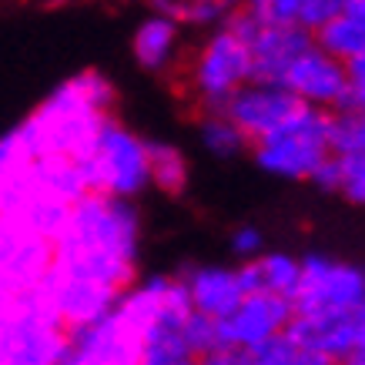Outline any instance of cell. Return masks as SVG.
I'll list each match as a JSON object with an SVG mask.
<instances>
[{
	"label": "cell",
	"mask_w": 365,
	"mask_h": 365,
	"mask_svg": "<svg viewBox=\"0 0 365 365\" xmlns=\"http://www.w3.org/2000/svg\"><path fill=\"white\" fill-rule=\"evenodd\" d=\"M114 111V84L101 71H81L67 78L47 101H41L4 144H0V165H14L24 158L41 155H84L104 121Z\"/></svg>",
	"instance_id": "1"
},
{
	"label": "cell",
	"mask_w": 365,
	"mask_h": 365,
	"mask_svg": "<svg viewBox=\"0 0 365 365\" xmlns=\"http://www.w3.org/2000/svg\"><path fill=\"white\" fill-rule=\"evenodd\" d=\"M118 309L144 339V365H188L195 349L188 342L191 305L185 278L155 275L134 282L121 295Z\"/></svg>",
	"instance_id": "2"
},
{
	"label": "cell",
	"mask_w": 365,
	"mask_h": 365,
	"mask_svg": "<svg viewBox=\"0 0 365 365\" xmlns=\"http://www.w3.org/2000/svg\"><path fill=\"white\" fill-rule=\"evenodd\" d=\"M0 362L57 365L71 362V332L57 319L47 278L41 285L4 292L0 305Z\"/></svg>",
	"instance_id": "3"
},
{
	"label": "cell",
	"mask_w": 365,
	"mask_h": 365,
	"mask_svg": "<svg viewBox=\"0 0 365 365\" xmlns=\"http://www.w3.org/2000/svg\"><path fill=\"white\" fill-rule=\"evenodd\" d=\"M57 252H88L131 258L138 262L141 245V218L131 198H118L108 191H88L71 205L64 232L57 238Z\"/></svg>",
	"instance_id": "4"
},
{
	"label": "cell",
	"mask_w": 365,
	"mask_h": 365,
	"mask_svg": "<svg viewBox=\"0 0 365 365\" xmlns=\"http://www.w3.org/2000/svg\"><path fill=\"white\" fill-rule=\"evenodd\" d=\"M332 124L335 111L302 104L282 128L252 144V155L268 175L288 178V181H312L332 155Z\"/></svg>",
	"instance_id": "5"
},
{
	"label": "cell",
	"mask_w": 365,
	"mask_h": 365,
	"mask_svg": "<svg viewBox=\"0 0 365 365\" xmlns=\"http://www.w3.org/2000/svg\"><path fill=\"white\" fill-rule=\"evenodd\" d=\"M91 191H108L118 198H138L151 185V151L148 141L128 131L118 118H108L94 144L78 155Z\"/></svg>",
	"instance_id": "6"
},
{
	"label": "cell",
	"mask_w": 365,
	"mask_h": 365,
	"mask_svg": "<svg viewBox=\"0 0 365 365\" xmlns=\"http://www.w3.org/2000/svg\"><path fill=\"white\" fill-rule=\"evenodd\" d=\"M248 81H252V47L238 31L222 24L198 47V54L191 57L185 88H188L198 114H205L225 111L235 91H242Z\"/></svg>",
	"instance_id": "7"
},
{
	"label": "cell",
	"mask_w": 365,
	"mask_h": 365,
	"mask_svg": "<svg viewBox=\"0 0 365 365\" xmlns=\"http://www.w3.org/2000/svg\"><path fill=\"white\" fill-rule=\"evenodd\" d=\"M295 315V305L275 292H248L242 305L218 319V352L211 355L215 365H248V352L272 335L285 332Z\"/></svg>",
	"instance_id": "8"
},
{
	"label": "cell",
	"mask_w": 365,
	"mask_h": 365,
	"mask_svg": "<svg viewBox=\"0 0 365 365\" xmlns=\"http://www.w3.org/2000/svg\"><path fill=\"white\" fill-rule=\"evenodd\" d=\"M292 305L295 315H309V319L359 312L365 305V268L325 255H305L302 285Z\"/></svg>",
	"instance_id": "9"
},
{
	"label": "cell",
	"mask_w": 365,
	"mask_h": 365,
	"mask_svg": "<svg viewBox=\"0 0 365 365\" xmlns=\"http://www.w3.org/2000/svg\"><path fill=\"white\" fill-rule=\"evenodd\" d=\"M225 24L242 34L248 41V47H252L255 81H282L285 84V74L292 71V64L315 44V34L309 27H299V24H265L258 21L245 4Z\"/></svg>",
	"instance_id": "10"
},
{
	"label": "cell",
	"mask_w": 365,
	"mask_h": 365,
	"mask_svg": "<svg viewBox=\"0 0 365 365\" xmlns=\"http://www.w3.org/2000/svg\"><path fill=\"white\" fill-rule=\"evenodd\" d=\"M71 362L74 365H138L144 362V339L121 309L101 315L84 329L71 332Z\"/></svg>",
	"instance_id": "11"
},
{
	"label": "cell",
	"mask_w": 365,
	"mask_h": 365,
	"mask_svg": "<svg viewBox=\"0 0 365 365\" xmlns=\"http://www.w3.org/2000/svg\"><path fill=\"white\" fill-rule=\"evenodd\" d=\"M285 84L295 91L305 104H312V108L339 111L345 104H352L349 64H345L342 57L329 54L319 41L292 64V71L285 74Z\"/></svg>",
	"instance_id": "12"
},
{
	"label": "cell",
	"mask_w": 365,
	"mask_h": 365,
	"mask_svg": "<svg viewBox=\"0 0 365 365\" xmlns=\"http://www.w3.org/2000/svg\"><path fill=\"white\" fill-rule=\"evenodd\" d=\"M302 104H305V101L288 88V84H282V81H255L252 78L242 91H235V98L225 104V111L248 134V141L255 144L258 138H265V134H272L275 128H282Z\"/></svg>",
	"instance_id": "13"
},
{
	"label": "cell",
	"mask_w": 365,
	"mask_h": 365,
	"mask_svg": "<svg viewBox=\"0 0 365 365\" xmlns=\"http://www.w3.org/2000/svg\"><path fill=\"white\" fill-rule=\"evenodd\" d=\"M47 288H51V299H54L57 319L64 322L67 332L84 329L91 322H98L101 315L114 312L124 295V292L104 285V282H94L88 275H74V272H64L57 265L47 275Z\"/></svg>",
	"instance_id": "14"
},
{
	"label": "cell",
	"mask_w": 365,
	"mask_h": 365,
	"mask_svg": "<svg viewBox=\"0 0 365 365\" xmlns=\"http://www.w3.org/2000/svg\"><path fill=\"white\" fill-rule=\"evenodd\" d=\"M57 265V245L44 235L4 228L0 232V288L21 292L41 285Z\"/></svg>",
	"instance_id": "15"
},
{
	"label": "cell",
	"mask_w": 365,
	"mask_h": 365,
	"mask_svg": "<svg viewBox=\"0 0 365 365\" xmlns=\"http://www.w3.org/2000/svg\"><path fill=\"white\" fill-rule=\"evenodd\" d=\"M332 155L342 171V195L355 205H365V108L345 104L335 111Z\"/></svg>",
	"instance_id": "16"
},
{
	"label": "cell",
	"mask_w": 365,
	"mask_h": 365,
	"mask_svg": "<svg viewBox=\"0 0 365 365\" xmlns=\"http://www.w3.org/2000/svg\"><path fill=\"white\" fill-rule=\"evenodd\" d=\"M185 285H188L191 305L195 312H205L211 319H225L232 315L242 299L248 295L242 285L238 268H222V265H201V268H188L185 272Z\"/></svg>",
	"instance_id": "17"
},
{
	"label": "cell",
	"mask_w": 365,
	"mask_h": 365,
	"mask_svg": "<svg viewBox=\"0 0 365 365\" xmlns=\"http://www.w3.org/2000/svg\"><path fill=\"white\" fill-rule=\"evenodd\" d=\"M245 292H275L285 299H295L302 285V262L285 252H262L255 258H242L238 265Z\"/></svg>",
	"instance_id": "18"
},
{
	"label": "cell",
	"mask_w": 365,
	"mask_h": 365,
	"mask_svg": "<svg viewBox=\"0 0 365 365\" xmlns=\"http://www.w3.org/2000/svg\"><path fill=\"white\" fill-rule=\"evenodd\" d=\"M178 17L171 14H151L138 24V31L131 37V51L134 61L144 67V71H168L175 64L178 54Z\"/></svg>",
	"instance_id": "19"
},
{
	"label": "cell",
	"mask_w": 365,
	"mask_h": 365,
	"mask_svg": "<svg viewBox=\"0 0 365 365\" xmlns=\"http://www.w3.org/2000/svg\"><path fill=\"white\" fill-rule=\"evenodd\" d=\"M245 7L265 24H299L315 34L342 11V0H245Z\"/></svg>",
	"instance_id": "20"
},
{
	"label": "cell",
	"mask_w": 365,
	"mask_h": 365,
	"mask_svg": "<svg viewBox=\"0 0 365 365\" xmlns=\"http://www.w3.org/2000/svg\"><path fill=\"white\" fill-rule=\"evenodd\" d=\"M315 41H319L329 54L342 57L345 64H349L355 54L365 51V24H359L352 14L339 11L332 21H325L319 31H315Z\"/></svg>",
	"instance_id": "21"
},
{
	"label": "cell",
	"mask_w": 365,
	"mask_h": 365,
	"mask_svg": "<svg viewBox=\"0 0 365 365\" xmlns=\"http://www.w3.org/2000/svg\"><path fill=\"white\" fill-rule=\"evenodd\" d=\"M198 131H201V144L218 158H235L238 151H245L252 144L248 134L228 118V111H205L198 121Z\"/></svg>",
	"instance_id": "22"
},
{
	"label": "cell",
	"mask_w": 365,
	"mask_h": 365,
	"mask_svg": "<svg viewBox=\"0 0 365 365\" xmlns=\"http://www.w3.org/2000/svg\"><path fill=\"white\" fill-rule=\"evenodd\" d=\"M151 151V185L165 195H181L188 188V161L185 155L165 141H148Z\"/></svg>",
	"instance_id": "23"
},
{
	"label": "cell",
	"mask_w": 365,
	"mask_h": 365,
	"mask_svg": "<svg viewBox=\"0 0 365 365\" xmlns=\"http://www.w3.org/2000/svg\"><path fill=\"white\" fill-rule=\"evenodd\" d=\"M248 365H312V355L285 329V332L265 339L262 345H255L248 352Z\"/></svg>",
	"instance_id": "24"
},
{
	"label": "cell",
	"mask_w": 365,
	"mask_h": 365,
	"mask_svg": "<svg viewBox=\"0 0 365 365\" xmlns=\"http://www.w3.org/2000/svg\"><path fill=\"white\" fill-rule=\"evenodd\" d=\"M245 0H175L171 17L181 24H225Z\"/></svg>",
	"instance_id": "25"
},
{
	"label": "cell",
	"mask_w": 365,
	"mask_h": 365,
	"mask_svg": "<svg viewBox=\"0 0 365 365\" xmlns=\"http://www.w3.org/2000/svg\"><path fill=\"white\" fill-rule=\"evenodd\" d=\"M232 252L238 255V258H255V255H262V235L255 232L252 225L235 228L232 232Z\"/></svg>",
	"instance_id": "26"
},
{
	"label": "cell",
	"mask_w": 365,
	"mask_h": 365,
	"mask_svg": "<svg viewBox=\"0 0 365 365\" xmlns=\"http://www.w3.org/2000/svg\"><path fill=\"white\" fill-rule=\"evenodd\" d=\"M349 81H352V104L365 108V51L349 61Z\"/></svg>",
	"instance_id": "27"
},
{
	"label": "cell",
	"mask_w": 365,
	"mask_h": 365,
	"mask_svg": "<svg viewBox=\"0 0 365 365\" xmlns=\"http://www.w3.org/2000/svg\"><path fill=\"white\" fill-rule=\"evenodd\" d=\"M342 11L352 14L359 24H365V0H342Z\"/></svg>",
	"instance_id": "28"
},
{
	"label": "cell",
	"mask_w": 365,
	"mask_h": 365,
	"mask_svg": "<svg viewBox=\"0 0 365 365\" xmlns=\"http://www.w3.org/2000/svg\"><path fill=\"white\" fill-rule=\"evenodd\" d=\"M352 365H365V352H359V355H352Z\"/></svg>",
	"instance_id": "29"
}]
</instances>
